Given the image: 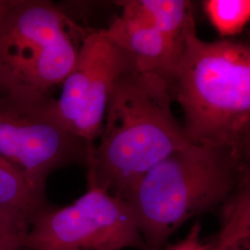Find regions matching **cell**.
Listing matches in <instances>:
<instances>
[{"label": "cell", "instance_id": "cell-1", "mask_svg": "<svg viewBox=\"0 0 250 250\" xmlns=\"http://www.w3.org/2000/svg\"><path fill=\"white\" fill-rule=\"evenodd\" d=\"M171 102L170 84L161 76L136 70L120 76L91 150L87 185L124 200L148 170L189 144Z\"/></svg>", "mask_w": 250, "mask_h": 250}, {"label": "cell", "instance_id": "cell-2", "mask_svg": "<svg viewBox=\"0 0 250 250\" xmlns=\"http://www.w3.org/2000/svg\"><path fill=\"white\" fill-rule=\"evenodd\" d=\"M188 142L250 159V49L245 43L188 36L171 83Z\"/></svg>", "mask_w": 250, "mask_h": 250}, {"label": "cell", "instance_id": "cell-3", "mask_svg": "<svg viewBox=\"0 0 250 250\" xmlns=\"http://www.w3.org/2000/svg\"><path fill=\"white\" fill-rule=\"evenodd\" d=\"M250 172L229 148L189 143L155 165L128 192L147 250H161L183 224L222 205Z\"/></svg>", "mask_w": 250, "mask_h": 250}, {"label": "cell", "instance_id": "cell-4", "mask_svg": "<svg viewBox=\"0 0 250 250\" xmlns=\"http://www.w3.org/2000/svg\"><path fill=\"white\" fill-rule=\"evenodd\" d=\"M72 21L45 0H0V96L24 102L51 99L74 65Z\"/></svg>", "mask_w": 250, "mask_h": 250}, {"label": "cell", "instance_id": "cell-5", "mask_svg": "<svg viewBox=\"0 0 250 250\" xmlns=\"http://www.w3.org/2000/svg\"><path fill=\"white\" fill-rule=\"evenodd\" d=\"M23 249L147 250L125 200L91 186L70 205L44 208L27 233Z\"/></svg>", "mask_w": 250, "mask_h": 250}, {"label": "cell", "instance_id": "cell-6", "mask_svg": "<svg viewBox=\"0 0 250 250\" xmlns=\"http://www.w3.org/2000/svg\"><path fill=\"white\" fill-rule=\"evenodd\" d=\"M53 101L24 102L0 96V156L44 191L54 170L70 165L87 168L94 145L57 120Z\"/></svg>", "mask_w": 250, "mask_h": 250}, {"label": "cell", "instance_id": "cell-7", "mask_svg": "<svg viewBox=\"0 0 250 250\" xmlns=\"http://www.w3.org/2000/svg\"><path fill=\"white\" fill-rule=\"evenodd\" d=\"M132 71H135L132 59L104 30L90 32L83 38L74 65L62 83L60 98L54 99V115L69 131L95 143L113 83Z\"/></svg>", "mask_w": 250, "mask_h": 250}, {"label": "cell", "instance_id": "cell-8", "mask_svg": "<svg viewBox=\"0 0 250 250\" xmlns=\"http://www.w3.org/2000/svg\"><path fill=\"white\" fill-rule=\"evenodd\" d=\"M120 5L123 12L104 30L106 36L132 59L136 71L157 74L171 87L180 54L137 8L134 0L122 1Z\"/></svg>", "mask_w": 250, "mask_h": 250}, {"label": "cell", "instance_id": "cell-9", "mask_svg": "<svg viewBox=\"0 0 250 250\" xmlns=\"http://www.w3.org/2000/svg\"><path fill=\"white\" fill-rule=\"evenodd\" d=\"M46 207L45 191L34 187L0 156V220L27 234Z\"/></svg>", "mask_w": 250, "mask_h": 250}, {"label": "cell", "instance_id": "cell-10", "mask_svg": "<svg viewBox=\"0 0 250 250\" xmlns=\"http://www.w3.org/2000/svg\"><path fill=\"white\" fill-rule=\"evenodd\" d=\"M221 207L220 229L204 241L208 250H250V172Z\"/></svg>", "mask_w": 250, "mask_h": 250}, {"label": "cell", "instance_id": "cell-11", "mask_svg": "<svg viewBox=\"0 0 250 250\" xmlns=\"http://www.w3.org/2000/svg\"><path fill=\"white\" fill-rule=\"evenodd\" d=\"M134 2L181 56L188 36L196 32L190 2L185 0H134Z\"/></svg>", "mask_w": 250, "mask_h": 250}, {"label": "cell", "instance_id": "cell-12", "mask_svg": "<svg viewBox=\"0 0 250 250\" xmlns=\"http://www.w3.org/2000/svg\"><path fill=\"white\" fill-rule=\"evenodd\" d=\"M206 14L222 37L237 35L250 18V0H207Z\"/></svg>", "mask_w": 250, "mask_h": 250}, {"label": "cell", "instance_id": "cell-13", "mask_svg": "<svg viewBox=\"0 0 250 250\" xmlns=\"http://www.w3.org/2000/svg\"><path fill=\"white\" fill-rule=\"evenodd\" d=\"M26 233L0 220V250H21Z\"/></svg>", "mask_w": 250, "mask_h": 250}, {"label": "cell", "instance_id": "cell-14", "mask_svg": "<svg viewBox=\"0 0 250 250\" xmlns=\"http://www.w3.org/2000/svg\"><path fill=\"white\" fill-rule=\"evenodd\" d=\"M201 230L202 226L197 221L183 240L167 246L161 250H208L205 242L201 238Z\"/></svg>", "mask_w": 250, "mask_h": 250}, {"label": "cell", "instance_id": "cell-15", "mask_svg": "<svg viewBox=\"0 0 250 250\" xmlns=\"http://www.w3.org/2000/svg\"><path fill=\"white\" fill-rule=\"evenodd\" d=\"M246 250V249H236V250Z\"/></svg>", "mask_w": 250, "mask_h": 250}]
</instances>
